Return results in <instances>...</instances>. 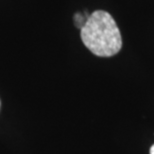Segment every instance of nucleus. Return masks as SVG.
<instances>
[{
  "mask_svg": "<svg viewBox=\"0 0 154 154\" xmlns=\"http://www.w3.org/2000/svg\"><path fill=\"white\" fill-rule=\"evenodd\" d=\"M150 154H154V144L151 146V148H150V151H149Z\"/></svg>",
  "mask_w": 154,
  "mask_h": 154,
  "instance_id": "nucleus-3",
  "label": "nucleus"
},
{
  "mask_svg": "<svg viewBox=\"0 0 154 154\" xmlns=\"http://www.w3.org/2000/svg\"><path fill=\"white\" fill-rule=\"evenodd\" d=\"M80 36L86 47L100 57L113 56L122 47L118 26L111 15L104 10H96L90 14L80 29Z\"/></svg>",
  "mask_w": 154,
  "mask_h": 154,
  "instance_id": "nucleus-1",
  "label": "nucleus"
},
{
  "mask_svg": "<svg viewBox=\"0 0 154 154\" xmlns=\"http://www.w3.org/2000/svg\"><path fill=\"white\" fill-rule=\"evenodd\" d=\"M89 16H90V15L87 14V12H85L84 14H82V13H76L74 15V22H75L76 27H78V28L81 29L82 27L85 25L86 21H87Z\"/></svg>",
  "mask_w": 154,
  "mask_h": 154,
  "instance_id": "nucleus-2",
  "label": "nucleus"
}]
</instances>
